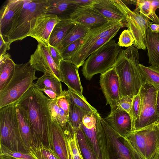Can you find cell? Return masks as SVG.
<instances>
[{"label": "cell", "instance_id": "obj_1", "mask_svg": "<svg viewBox=\"0 0 159 159\" xmlns=\"http://www.w3.org/2000/svg\"><path fill=\"white\" fill-rule=\"evenodd\" d=\"M48 98L34 84L16 102L28 112L32 141L31 150L43 146L53 150L52 119L48 106Z\"/></svg>", "mask_w": 159, "mask_h": 159}, {"label": "cell", "instance_id": "obj_2", "mask_svg": "<svg viewBox=\"0 0 159 159\" xmlns=\"http://www.w3.org/2000/svg\"><path fill=\"white\" fill-rule=\"evenodd\" d=\"M138 49L131 46L121 50L114 66L118 75L120 97L132 98L139 93L144 81L141 74Z\"/></svg>", "mask_w": 159, "mask_h": 159}, {"label": "cell", "instance_id": "obj_3", "mask_svg": "<svg viewBox=\"0 0 159 159\" xmlns=\"http://www.w3.org/2000/svg\"><path fill=\"white\" fill-rule=\"evenodd\" d=\"M98 142L103 159H143L123 136L100 116L96 117Z\"/></svg>", "mask_w": 159, "mask_h": 159}, {"label": "cell", "instance_id": "obj_4", "mask_svg": "<svg viewBox=\"0 0 159 159\" xmlns=\"http://www.w3.org/2000/svg\"><path fill=\"white\" fill-rule=\"evenodd\" d=\"M48 7V0H24L23 6L14 17L10 30L3 36L8 44L10 46L12 43L28 36L37 18L46 14Z\"/></svg>", "mask_w": 159, "mask_h": 159}, {"label": "cell", "instance_id": "obj_5", "mask_svg": "<svg viewBox=\"0 0 159 159\" xmlns=\"http://www.w3.org/2000/svg\"><path fill=\"white\" fill-rule=\"evenodd\" d=\"M36 70L29 61L15 65L14 75L6 86L0 92V108L16 103L34 84L38 79Z\"/></svg>", "mask_w": 159, "mask_h": 159}, {"label": "cell", "instance_id": "obj_6", "mask_svg": "<svg viewBox=\"0 0 159 159\" xmlns=\"http://www.w3.org/2000/svg\"><path fill=\"white\" fill-rule=\"evenodd\" d=\"M15 105L14 103L0 108V143L12 150L30 153L21 137Z\"/></svg>", "mask_w": 159, "mask_h": 159}, {"label": "cell", "instance_id": "obj_7", "mask_svg": "<svg viewBox=\"0 0 159 159\" xmlns=\"http://www.w3.org/2000/svg\"><path fill=\"white\" fill-rule=\"evenodd\" d=\"M121 49L111 40L90 55L83 65V75L90 80L95 75L102 74L114 67Z\"/></svg>", "mask_w": 159, "mask_h": 159}, {"label": "cell", "instance_id": "obj_8", "mask_svg": "<svg viewBox=\"0 0 159 159\" xmlns=\"http://www.w3.org/2000/svg\"><path fill=\"white\" fill-rule=\"evenodd\" d=\"M158 123L134 130L124 137L143 159H153L159 152Z\"/></svg>", "mask_w": 159, "mask_h": 159}, {"label": "cell", "instance_id": "obj_9", "mask_svg": "<svg viewBox=\"0 0 159 159\" xmlns=\"http://www.w3.org/2000/svg\"><path fill=\"white\" fill-rule=\"evenodd\" d=\"M139 92L141 98L140 111L134 122V131L159 121L156 108L157 91L154 87L144 82Z\"/></svg>", "mask_w": 159, "mask_h": 159}, {"label": "cell", "instance_id": "obj_10", "mask_svg": "<svg viewBox=\"0 0 159 159\" xmlns=\"http://www.w3.org/2000/svg\"><path fill=\"white\" fill-rule=\"evenodd\" d=\"M125 26L126 27L125 24L118 21L109 20L102 25L90 30L84 38L82 44L69 61L79 68L84 64L87 51L96 42Z\"/></svg>", "mask_w": 159, "mask_h": 159}, {"label": "cell", "instance_id": "obj_11", "mask_svg": "<svg viewBox=\"0 0 159 159\" xmlns=\"http://www.w3.org/2000/svg\"><path fill=\"white\" fill-rule=\"evenodd\" d=\"M122 7L127 14V27L134 38V45L138 49L145 50L146 31L151 22L142 14L131 11L124 2Z\"/></svg>", "mask_w": 159, "mask_h": 159}, {"label": "cell", "instance_id": "obj_12", "mask_svg": "<svg viewBox=\"0 0 159 159\" xmlns=\"http://www.w3.org/2000/svg\"><path fill=\"white\" fill-rule=\"evenodd\" d=\"M38 43L36 49L29 61L30 65L36 71L49 74L61 81L59 68L50 55L48 46Z\"/></svg>", "mask_w": 159, "mask_h": 159}, {"label": "cell", "instance_id": "obj_13", "mask_svg": "<svg viewBox=\"0 0 159 159\" xmlns=\"http://www.w3.org/2000/svg\"><path fill=\"white\" fill-rule=\"evenodd\" d=\"M100 84L106 99V105H110L111 112L115 111L117 109L120 97L119 78L114 67L101 74Z\"/></svg>", "mask_w": 159, "mask_h": 159}, {"label": "cell", "instance_id": "obj_14", "mask_svg": "<svg viewBox=\"0 0 159 159\" xmlns=\"http://www.w3.org/2000/svg\"><path fill=\"white\" fill-rule=\"evenodd\" d=\"M61 20L56 15L46 14L40 15L37 18L34 27L29 33L28 36L48 46L51 33L55 26Z\"/></svg>", "mask_w": 159, "mask_h": 159}, {"label": "cell", "instance_id": "obj_15", "mask_svg": "<svg viewBox=\"0 0 159 159\" xmlns=\"http://www.w3.org/2000/svg\"><path fill=\"white\" fill-rule=\"evenodd\" d=\"M69 18L76 24L89 30L99 27L109 21L93 6L76 9L70 14Z\"/></svg>", "mask_w": 159, "mask_h": 159}, {"label": "cell", "instance_id": "obj_16", "mask_svg": "<svg viewBox=\"0 0 159 159\" xmlns=\"http://www.w3.org/2000/svg\"><path fill=\"white\" fill-rule=\"evenodd\" d=\"M93 7L109 20L118 21L127 27V14L120 0H98Z\"/></svg>", "mask_w": 159, "mask_h": 159}, {"label": "cell", "instance_id": "obj_17", "mask_svg": "<svg viewBox=\"0 0 159 159\" xmlns=\"http://www.w3.org/2000/svg\"><path fill=\"white\" fill-rule=\"evenodd\" d=\"M78 69L77 66L67 60H62L59 66L61 81L64 83L69 89L82 95L83 88L81 84Z\"/></svg>", "mask_w": 159, "mask_h": 159}, {"label": "cell", "instance_id": "obj_18", "mask_svg": "<svg viewBox=\"0 0 159 159\" xmlns=\"http://www.w3.org/2000/svg\"><path fill=\"white\" fill-rule=\"evenodd\" d=\"M104 119L112 128L125 137L133 131L130 117L125 111L117 109L111 112Z\"/></svg>", "mask_w": 159, "mask_h": 159}, {"label": "cell", "instance_id": "obj_19", "mask_svg": "<svg viewBox=\"0 0 159 159\" xmlns=\"http://www.w3.org/2000/svg\"><path fill=\"white\" fill-rule=\"evenodd\" d=\"M53 150L59 159H71L69 146L63 128L52 120Z\"/></svg>", "mask_w": 159, "mask_h": 159}, {"label": "cell", "instance_id": "obj_20", "mask_svg": "<svg viewBox=\"0 0 159 159\" xmlns=\"http://www.w3.org/2000/svg\"><path fill=\"white\" fill-rule=\"evenodd\" d=\"M24 0H9L0 11V33L3 36L10 30L15 15L23 6Z\"/></svg>", "mask_w": 159, "mask_h": 159}, {"label": "cell", "instance_id": "obj_21", "mask_svg": "<svg viewBox=\"0 0 159 159\" xmlns=\"http://www.w3.org/2000/svg\"><path fill=\"white\" fill-rule=\"evenodd\" d=\"M16 103V109L21 137L26 148L30 151L32 141L30 121L28 111L19 103Z\"/></svg>", "mask_w": 159, "mask_h": 159}, {"label": "cell", "instance_id": "obj_22", "mask_svg": "<svg viewBox=\"0 0 159 159\" xmlns=\"http://www.w3.org/2000/svg\"><path fill=\"white\" fill-rule=\"evenodd\" d=\"M48 7L46 14L64 15L66 19H69L70 14L76 9L72 0H48Z\"/></svg>", "mask_w": 159, "mask_h": 159}, {"label": "cell", "instance_id": "obj_23", "mask_svg": "<svg viewBox=\"0 0 159 159\" xmlns=\"http://www.w3.org/2000/svg\"><path fill=\"white\" fill-rule=\"evenodd\" d=\"M76 24L70 18L62 19L54 27L50 35L49 44L56 48Z\"/></svg>", "mask_w": 159, "mask_h": 159}, {"label": "cell", "instance_id": "obj_24", "mask_svg": "<svg viewBox=\"0 0 159 159\" xmlns=\"http://www.w3.org/2000/svg\"><path fill=\"white\" fill-rule=\"evenodd\" d=\"M146 35L148 62L151 66L159 67V33H153L148 28Z\"/></svg>", "mask_w": 159, "mask_h": 159}, {"label": "cell", "instance_id": "obj_25", "mask_svg": "<svg viewBox=\"0 0 159 159\" xmlns=\"http://www.w3.org/2000/svg\"><path fill=\"white\" fill-rule=\"evenodd\" d=\"M15 65L8 53L0 57V92L6 86L12 78Z\"/></svg>", "mask_w": 159, "mask_h": 159}, {"label": "cell", "instance_id": "obj_26", "mask_svg": "<svg viewBox=\"0 0 159 159\" xmlns=\"http://www.w3.org/2000/svg\"><path fill=\"white\" fill-rule=\"evenodd\" d=\"M34 85L40 90L44 89L53 90L58 97L63 92L61 81L55 76L47 73H44L38 79Z\"/></svg>", "mask_w": 159, "mask_h": 159}, {"label": "cell", "instance_id": "obj_27", "mask_svg": "<svg viewBox=\"0 0 159 159\" xmlns=\"http://www.w3.org/2000/svg\"><path fill=\"white\" fill-rule=\"evenodd\" d=\"M90 30L82 25L76 24L69 31L57 49L60 52L70 43L84 38Z\"/></svg>", "mask_w": 159, "mask_h": 159}, {"label": "cell", "instance_id": "obj_28", "mask_svg": "<svg viewBox=\"0 0 159 159\" xmlns=\"http://www.w3.org/2000/svg\"><path fill=\"white\" fill-rule=\"evenodd\" d=\"M63 129L69 146L71 159H84L75 131L68 122Z\"/></svg>", "mask_w": 159, "mask_h": 159}, {"label": "cell", "instance_id": "obj_29", "mask_svg": "<svg viewBox=\"0 0 159 159\" xmlns=\"http://www.w3.org/2000/svg\"><path fill=\"white\" fill-rule=\"evenodd\" d=\"M139 68L143 81L159 91V67L146 66L139 64Z\"/></svg>", "mask_w": 159, "mask_h": 159}, {"label": "cell", "instance_id": "obj_30", "mask_svg": "<svg viewBox=\"0 0 159 159\" xmlns=\"http://www.w3.org/2000/svg\"><path fill=\"white\" fill-rule=\"evenodd\" d=\"M90 113L76 105L70 98L68 122L74 129L80 128L84 117Z\"/></svg>", "mask_w": 159, "mask_h": 159}, {"label": "cell", "instance_id": "obj_31", "mask_svg": "<svg viewBox=\"0 0 159 159\" xmlns=\"http://www.w3.org/2000/svg\"><path fill=\"white\" fill-rule=\"evenodd\" d=\"M57 98L52 99L48 98V104L52 120L63 128L68 122V115L57 103Z\"/></svg>", "mask_w": 159, "mask_h": 159}, {"label": "cell", "instance_id": "obj_32", "mask_svg": "<svg viewBox=\"0 0 159 159\" xmlns=\"http://www.w3.org/2000/svg\"><path fill=\"white\" fill-rule=\"evenodd\" d=\"M74 129L76 132L79 145L84 159H98L82 129L80 127Z\"/></svg>", "mask_w": 159, "mask_h": 159}, {"label": "cell", "instance_id": "obj_33", "mask_svg": "<svg viewBox=\"0 0 159 159\" xmlns=\"http://www.w3.org/2000/svg\"><path fill=\"white\" fill-rule=\"evenodd\" d=\"M136 8L133 11L142 14L154 23L159 24V17L155 13L150 0H137Z\"/></svg>", "mask_w": 159, "mask_h": 159}, {"label": "cell", "instance_id": "obj_34", "mask_svg": "<svg viewBox=\"0 0 159 159\" xmlns=\"http://www.w3.org/2000/svg\"><path fill=\"white\" fill-rule=\"evenodd\" d=\"M67 91L69 97L77 106L90 113L96 114L98 113L96 109L89 104L83 95L77 93L69 89Z\"/></svg>", "mask_w": 159, "mask_h": 159}, {"label": "cell", "instance_id": "obj_35", "mask_svg": "<svg viewBox=\"0 0 159 159\" xmlns=\"http://www.w3.org/2000/svg\"><path fill=\"white\" fill-rule=\"evenodd\" d=\"M0 156H5L17 159H36L31 151L24 153L10 149L2 144L0 143Z\"/></svg>", "mask_w": 159, "mask_h": 159}, {"label": "cell", "instance_id": "obj_36", "mask_svg": "<svg viewBox=\"0 0 159 159\" xmlns=\"http://www.w3.org/2000/svg\"><path fill=\"white\" fill-rule=\"evenodd\" d=\"M31 151L36 159H59L53 150L44 146Z\"/></svg>", "mask_w": 159, "mask_h": 159}, {"label": "cell", "instance_id": "obj_37", "mask_svg": "<svg viewBox=\"0 0 159 159\" xmlns=\"http://www.w3.org/2000/svg\"><path fill=\"white\" fill-rule=\"evenodd\" d=\"M141 102V96L139 91L138 94L133 98L131 109L129 113L132 121L133 131L134 122L138 117L140 113Z\"/></svg>", "mask_w": 159, "mask_h": 159}, {"label": "cell", "instance_id": "obj_38", "mask_svg": "<svg viewBox=\"0 0 159 159\" xmlns=\"http://www.w3.org/2000/svg\"><path fill=\"white\" fill-rule=\"evenodd\" d=\"M84 39L77 40L70 43L60 52L63 60H69L70 59L83 43Z\"/></svg>", "mask_w": 159, "mask_h": 159}, {"label": "cell", "instance_id": "obj_39", "mask_svg": "<svg viewBox=\"0 0 159 159\" xmlns=\"http://www.w3.org/2000/svg\"><path fill=\"white\" fill-rule=\"evenodd\" d=\"M134 40L131 32L125 30L120 34L117 44L120 47H128L133 44Z\"/></svg>", "mask_w": 159, "mask_h": 159}, {"label": "cell", "instance_id": "obj_40", "mask_svg": "<svg viewBox=\"0 0 159 159\" xmlns=\"http://www.w3.org/2000/svg\"><path fill=\"white\" fill-rule=\"evenodd\" d=\"M70 98L67 90L63 91L62 93L57 98V103L62 108L68 116Z\"/></svg>", "mask_w": 159, "mask_h": 159}, {"label": "cell", "instance_id": "obj_41", "mask_svg": "<svg viewBox=\"0 0 159 159\" xmlns=\"http://www.w3.org/2000/svg\"><path fill=\"white\" fill-rule=\"evenodd\" d=\"M133 98L125 96L120 97L118 101L117 109L129 113L130 111Z\"/></svg>", "mask_w": 159, "mask_h": 159}, {"label": "cell", "instance_id": "obj_42", "mask_svg": "<svg viewBox=\"0 0 159 159\" xmlns=\"http://www.w3.org/2000/svg\"><path fill=\"white\" fill-rule=\"evenodd\" d=\"M82 123L88 129L92 128L96 125L97 119L94 113H91L84 116Z\"/></svg>", "mask_w": 159, "mask_h": 159}, {"label": "cell", "instance_id": "obj_43", "mask_svg": "<svg viewBox=\"0 0 159 159\" xmlns=\"http://www.w3.org/2000/svg\"><path fill=\"white\" fill-rule=\"evenodd\" d=\"M48 51L53 61L59 67L61 61L63 59L57 49L49 44L48 45Z\"/></svg>", "mask_w": 159, "mask_h": 159}, {"label": "cell", "instance_id": "obj_44", "mask_svg": "<svg viewBox=\"0 0 159 159\" xmlns=\"http://www.w3.org/2000/svg\"><path fill=\"white\" fill-rule=\"evenodd\" d=\"M98 0H72L76 5V9L88 7L93 6Z\"/></svg>", "mask_w": 159, "mask_h": 159}, {"label": "cell", "instance_id": "obj_45", "mask_svg": "<svg viewBox=\"0 0 159 159\" xmlns=\"http://www.w3.org/2000/svg\"><path fill=\"white\" fill-rule=\"evenodd\" d=\"M10 49V46L5 41L1 33H0V55L3 56L7 53L6 51Z\"/></svg>", "mask_w": 159, "mask_h": 159}, {"label": "cell", "instance_id": "obj_46", "mask_svg": "<svg viewBox=\"0 0 159 159\" xmlns=\"http://www.w3.org/2000/svg\"><path fill=\"white\" fill-rule=\"evenodd\" d=\"M40 91L43 92L50 99H54L58 97L56 93L52 90L44 89H41Z\"/></svg>", "mask_w": 159, "mask_h": 159}, {"label": "cell", "instance_id": "obj_47", "mask_svg": "<svg viewBox=\"0 0 159 159\" xmlns=\"http://www.w3.org/2000/svg\"><path fill=\"white\" fill-rule=\"evenodd\" d=\"M148 28L152 32L155 33H159V24L150 23L148 25Z\"/></svg>", "mask_w": 159, "mask_h": 159}, {"label": "cell", "instance_id": "obj_48", "mask_svg": "<svg viewBox=\"0 0 159 159\" xmlns=\"http://www.w3.org/2000/svg\"><path fill=\"white\" fill-rule=\"evenodd\" d=\"M150 1L153 9L156 11L157 8H159V0H151Z\"/></svg>", "mask_w": 159, "mask_h": 159}, {"label": "cell", "instance_id": "obj_49", "mask_svg": "<svg viewBox=\"0 0 159 159\" xmlns=\"http://www.w3.org/2000/svg\"><path fill=\"white\" fill-rule=\"evenodd\" d=\"M156 108L157 115L159 118V91H157L156 99Z\"/></svg>", "mask_w": 159, "mask_h": 159}, {"label": "cell", "instance_id": "obj_50", "mask_svg": "<svg viewBox=\"0 0 159 159\" xmlns=\"http://www.w3.org/2000/svg\"><path fill=\"white\" fill-rule=\"evenodd\" d=\"M122 1L127 6V5L129 4L136 5L137 3V0H122Z\"/></svg>", "mask_w": 159, "mask_h": 159}, {"label": "cell", "instance_id": "obj_51", "mask_svg": "<svg viewBox=\"0 0 159 159\" xmlns=\"http://www.w3.org/2000/svg\"><path fill=\"white\" fill-rule=\"evenodd\" d=\"M0 159H17L13 157H10L5 156H0Z\"/></svg>", "mask_w": 159, "mask_h": 159}, {"label": "cell", "instance_id": "obj_52", "mask_svg": "<svg viewBox=\"0 0 159 159\" xmlns=\"http://www.w3.org/2000/svg\"><path fill=\"white\" fill-rule=\"evenodd\" d=\"M153 159H159V152L154 157Z\"/></svg>", "mask_w": 159, "mask_h": 159}, {"label": "cell", "instance_id": "obj_53", "mask_svg": "<svg viewBox=\"0 0 159 159\" xmlns=\"http://www.w3.org/2000/svg\"><path fill=\"white\" fill-rule=\"evenodd\" d=\"M157 126H158V129H159V121L158 122Z\"/></svg>", "mask_w": 159, "mask_h": 159}]
</instances>
